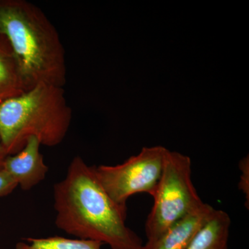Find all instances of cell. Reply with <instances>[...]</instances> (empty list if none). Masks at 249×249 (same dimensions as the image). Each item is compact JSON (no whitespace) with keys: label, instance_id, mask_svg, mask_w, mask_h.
Listing matches in <instances>:
<instances>
[{"label":"cell","instance_id":"8992f818","mask_svg":"<svg viewBox=\"0 0 249 249\" xmlns=\"http://www.w3.org/2000/svg\"><path fill=\"white\" fill-rule=\"evenodd\" d=\"M40 142L35 137H31L20 151L7 155L2 168L10 174L23 191H29L43 181L48 166L44 162L40 151Z\"/></svg>","mask_w":249,"mask_h":249},{"label":"cell","instance_id":"52a82bcc","mask_svg":"<svg viewBox=\"0 0 249 249\" xmlns=\"http://www.w3.org/2000/svg\"><path fill=\"white\" fill-rule=\"evenodd\" d=\"M214 209L211 205L204 203L199 209L173 224L157 238L147 240L140 249H187Z\"/></svg>","mask_w":249,"mask_h":249},{"label":"cell","instance_id":"7c38bea8","mask_svg":"<svg viewBox=\"0 0 249 249\" xmlns=\"http://www.w3.org/2000/svg\"><path fill=\"white\" fill-rule=\"evenodd\" d=\"M18 186L14 178L4 168H0V197L9 196Z\"/></svg>","mask_w":249,"mask_h":249},{"label":"cell","instance_id":"30bf717a","mask_svg":"<svg viewBox=\"0 0 249 249\" xmlns=\"http://www.w3.org/2000/svg\"><path fill=\"white\" fill-rule=\"evenodd\" d=\"M103 245L96 241L53 236L45 238L24 239L18 242L16 249H102Z\"/></svg>","mask_w":249,"mask_h":249},{"label":"cell","instance_id":"8fae6325","mask_svg":"<svg viewBox=\"0 0 249 249\" xmlns=\"http://www.w3.org/2000/svg\"><path fill=\"white\" fill-rule=\"evenodd\" d=\"M240 175L239 180L238 188L243 193L245 198V206L249 208V157L240 160L239 163Z\"/></svg>","mask_w":249,"mask_h":249},{"label":"cell","instance_id":"7a4b0ae2","mask_svg":"<svg viewBox=\"0 0 249 249\" xmlns=\"http://www.w3.org/2000/svg\"><path fill=\"white\" fill-rule=\"evenodd\" d=\"M0 36L9 42L27 90L40 83L65 86V48L38 6L26 0H0Z\"/></svg>","mask_w":249,"mask_h":249},{"label":"cell","instance_id":"3957f363","mask_svg":"<svg viewBox=\"0 0 249 249\" xmlns=\"http://www.w3.org/2000/svg\"><path fill=\"white\" fill-rule=\"evenodd\" d=\"M71 119L63 88L40 83L0 103V140L7 155L20 151L31 137L55 147L66 137Z\"/></svg>","mask_w":249,"mask_h":249},{"label":"cell","instance_id":"4fadbf2b","mask_svg":"<svg viewBox=\"0 0 249 249\" xmlns=\"http://www.w3.org/2000/svg\"><path fill=\"white\" fill-rule=\"evenodd\" d=\"M7 154L5 151L4 147H3L2 144H1V140H0V168H2L3 163L5 158H6Z\"/></svg>","mask_w":249,"mask_h":249},{"label":"cell","instance_id":"9c48e42d","mask_svg":"<svg viewBox=\"0 0 249 249\" xmlns=\"http://www.w3.org/2000/svg\"><path fill=\"white\" fill-rule=\"evenodd\" d=\"M27 91L9 42L0 36V103Z\"/></svg>","mask_w":249,"mask_h":249},{"label":"cell","instance_id":"6da1fadb","mask_svg":"<svg viewBox=\"0 0 249 249\" xmlns=\"http://www.w3.org/2000/svg\"><path fill=\"white\" fill-rule=\"evenodd\" d=\"M55 225L80 240L111 249H140L142 239L126 225L127 208L116 204L98 181L93 166L74 157L64 179L53 188Z\"/></svg>","mask_w":249,"mask_h":249},{"label":"cell","instance_id":"ba28073f","mask_svg":"<svg viewBox=\"0 0 249 249\" xmlns=\"http://www.w3.org/2000/svg\"><path fill=\"white\" fill-rule=\"evenodd\" d=\"M231 219L222 210L214 209L187 249H228Z\"/></svg>","mask_w":249,"mask_h":249},{"label":"cell","instance_id":"277c9868","mask_svg":"<svg viewBox=\"0 0 249 249\" xmlns=\"http://www.w3.org/2000/svg\"><path fill=\"white\" fill-rule=\"evenodd\" d=\"M154 205L145 222L147 240L161 235L173 224L204 204L192 180L191 160L168 150L153 194Z\"/></svg>","mask_w":249,"mask_h":249},{"label":"cell","instance_id":"5b68a950","mask_svg":"<svg viewBox=\"0 0 249 249\" xmlns=\"http://www.w3.org/2000/svg\"><path fill=\"white\" fill-rule=\"evenodd\" d=\"M168 149L144 147L121 164L93 165L98 181L116 204L127 208V199L138 193L152 196L157 186Z\"/></svg>","mask_w":249,"mask_h":249}]
</instances>
